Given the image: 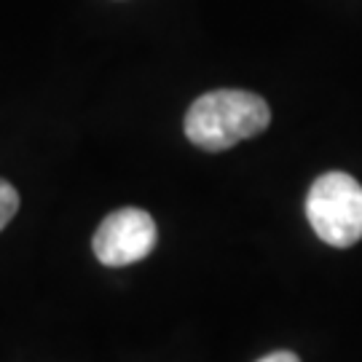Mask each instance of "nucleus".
Segmentation results:
<instances>
[{
  "label": "nucleus",
  "instance_id": "3",
  "mask_svg": "<svg viewBox=\"0 0 362 362\" xmlns=\"http://www.w3.org/2000/svg\"><path fill=\"white\" fill-rule=\"evenodd\" d=\"M158 231L153 218L137 207H124L110 212L100 223L91 239V250L105 266H132L153 252Z\"/></svg>",
  "mask_w": 362,
  "mask_h": 362
},
{
  "label": "nucleus",
  "instance_id": "5",
  "mask_svg": "<svg viewBox=\"0 0 362 362\" xmlns=\"http://www.w3.org/2000/svg\"><path fill=\"white\" fill-rule=\"evenodd\" d=\"M258 362H300L298 360V354H293V351H272V354H266V357H260Z\"/></svg>",
  "mask_w": 362,
  "mask_h": 362
},
{
  "label": "nucleus",
  "instance_id": "4",
  "mask_svg": "<svg viewBox=\"0 0 362 362\" xmlns=\"http://www.w3.org/2000/svg\"><path fill=\"white\" fill-rule=\"evenodd\" d=\"M16 212H19V191L8 180L0 177V231L11 223Z\"/></svg>",
  "mask_w": 362,
  "mask_h": 362
},
{
  "label": "nucleus",
  "instance_id": "1",
  "mask_svg": "<svg viewBox=\"0 0 362 362\" xmlns=\"http://www.w3.org/2000/svg\"><path fill=\"white\" fill-rule=\"evenodd\" d=\"M272 110L263 97L242 89L207 91L185 113V137L209 153L228 151L269 127Z\"/></svg>",
  "mask_w": 362,
  "mask_h": 362
},
{
  "label": "nucleus",
  "instance_id": "2",
  "mask_svg": "<svg viewBox=\"0 0 362 362\" xmlns=\"http://www.w3.org/2000/svg\"><path fill=\"white\" fill-rule=\"evenodd\" d=\"M306 218L325 245H357L362 239V185L346 172H325L309 188Z\"/></svg>",
  "mask_w": 362,
  "mask_h": 362
}]
</instances>
